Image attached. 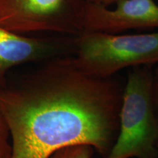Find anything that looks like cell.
Wrapping results in <instances>:
<instances>
[{
    "label": "cell",
    "mask_w": 158,
    "mask_h": 158,
    "mask_svg": "<svg viewBox=\"0 0 158 158\" xmlns=\"http://www.w3.org/2000/svg\"><path fill=\"white\" fill-rule=\"evenodd\" d=\"M124 84L84 73L74 57L50 61L0 91V112L12 158H48L62 148L89 145L105 158L119 127Z\"/></svg>",
    "instance_id": "cell-1"
},
{
    "label": "cell",
    "mask_w": 158,
    "mask_h": 158,
    "mask_svg": "<svg viewBox=\"0 0 158 158\" xmlns=\"http://www.w3.org/2000/svg\"><path fill=\"white\" fill-rule=\"evenodd\" d=\"M152 65L131 68L124 84L116 141L105 158H157L158 118Z\"/></svg>",
    "instance_id": "cell-2"
},
{
    "label": "cell",
    "mask_w": 158,
    "mask_h": 158,
    "mask_svg": "<svg viewBox=\"0 0 158 158\" xmlns=\"http://www.w3.org/2000/svg\"><path fill=\"white\" fill-rule=\"evenodd\" d=\"M76 37L75 60L91 76L109 78L122 69L158 63V31L118 35L84 31Z\"/></svg>",
    "instance_id": "cell-3"
},
{
    "label": "cell",
    "mask_w": 158,
    "mask_h": 158,
    "mask_svg": "<svg viewBox=\"0 0 158 158\" xmlns=\"http://www.w3.org/2000/svg\"><path fill=\"white\" fill-rule=\"evenodd\" d=\"M83 0H0V26L17 33L83 31Z\"/></svg>",
    "instance_id": "cell-4"
},
{
    "label": "cell",
    "mask_w": 158,
    "mask_h": 158,
    "mask_svg": "<svg viewBox=\"0 0 158 158\" xmlns=\"http://www.w3.org/2000/svg\"><path fill=\"white\" fill-rule=\"evenodd\" d=\"M114 9L85 2L83 31L118 34L130 29L158 28L155 0H119Z\"/></svg>",
    "instance_id": "cell-5"
},
{
    "label": "cell",
    "mask_w": 158,
    "mask_h": 158,
    "mask_svg": "<svg viewBox=\"0 0 158 158\" xmlns=\"http://www.w3.org/2000/svg\"><path fill=\"white\" fill-rule=\"evenodd\" d=\"M50 49L45 40L23 36L0 26V73L5 77L13 67L37 60Z\"/></svg>",
    "instance_id": "cell-6"
},
{
    "label": "cell",
    "mask_w": 158,
    "mask_h": 158,
    "mask_svg": "<svg viewBox=\"0 0 158 158\" xmlns=\"http://www.w3.org/2000/svg\"><path fill=\"white\" fill-rule=\"evenodd\" d=\"M94 151L89 145L69 146L57 150L48 158H92Z\"/></svg>",
    "instance_id": "cell-7"
},
{
    "label": "cell",
    "mask_w": 158,
    "mask_h": 158,
    "mask_svg": "<svg viewBox=\"0 0 158 158\" xmlns=\"http://www.w3.org/2000/svg\"><path fill=\"white\" fill-rule=\"evenodd\" d=\"M13 147L9 127L0 112V158H12Z\"/></svg>",
    "instance_id": "cell-8"
},
{
    "label": "cell",
    "mask_w": 158,
    "mask_h": 158,
    "mask_svg": "<svg viewBox=\"0 0 158 158\" xmlns=\"http://www.w3.org/2000/svg\"><path fill=\"white\" fill-rule=\"evenodd\" d=\"M153 100L155 108L158 118V67L154 73L153 78Z\"/></svg>",
    "instance_id": "cell-9"
},
{
    "label": "cell",
    "mask_w": 158,
    "mask_h": 158,
    "mask_svg": "<svg viewBox=\"0 0 158 158\" xmlns=\"http://www.w3.org/2000/svg\"><path fill=\"white\" fill-rule=\"evenodd\" d=\"M84 2L95 4V5H99L104 6V7H108L112 4H116L119 0H83Z\"/></svg>",
    "instance_id": "cell-10"
},
{
    "label": "cell",
    "mask_w": 158,
    "mask_h": 158,
    "mask_svg": "<svg viewBox=\"0 0 158 158\" xmlns=\"http://www.w3.org/2000/svg\"><path fill=\"white\" fill-rule=\"evenodd\" d=\"M5 77L2 76L1 73H0V91L2 89L4 85L5 84Z\"/></svg>",
    "instance_id": "cell-11"
},
{
    "label": "cell",
    "mask_w": 158,
    "mask_h": 158,
    "mask_svg": "<svg viewBox=\"0 0 158 158\" xmlns=\"http://www.w3.org/2000/svg\"><path fill=\"white\" fill-rule=\"evenodd\" d=\"M157 149H158V143H157Z\"/></svg>",
    "instance_id": "cell-12"
}]
</instances>
